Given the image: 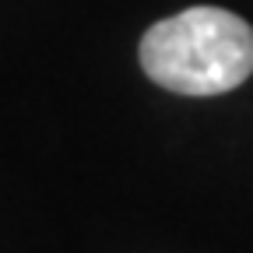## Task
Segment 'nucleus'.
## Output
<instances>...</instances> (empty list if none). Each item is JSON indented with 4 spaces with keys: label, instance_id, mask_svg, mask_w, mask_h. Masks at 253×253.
Returning <instances> with one entry per match:
<instances>
[{
    "label": "nucleus",
    "instance_id": "f257e3e1",
    "mask_svg": "<svg viewBox=\"0 0 253 253\" xmlns=\"http://www.w3.org/2000/svg\"><path fill=\"white\" fill-rule=\"evenodd\" d=\"M144 74L176 95H225L253 74V25L225 7H186L141 39Z\"/></svg>",
    "mask_w": 253,
    "mask_h": 253
}]
</instances>
